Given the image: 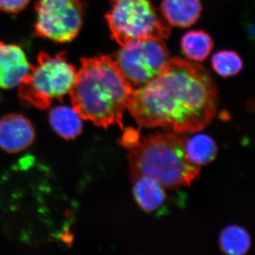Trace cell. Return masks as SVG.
Here are the masks:
<instances>
[{
  "mask_svg": "<svg viewBox=\"0 0 255 255\" xmlns=\"http://www.w3.org/2000/svg\"><path fill=\"white\" fill-rule=\"evenodd\" d=\"M187 135L182 132H157L145 137L128 155L130 177L153 179L164 189L190 185L199 177L201 167L189 159Z\"/></svg>",
  "mask_w": 255,
  "mask_h": 255,
  "instance_id": "obj_3",
  "label": "cell"
},
{
  "mask_svg": "<svg viewBox=\"0 0 255 255\" xmlns=\"http://www.w3.org/2000/svg\"><path fill=\"white\" fill-rule=\"evenodd\" d=\"M212 66L219 75L227 78L240 73L243 68V63L236 52L223 50L217 52L213 56Z\"/></svg>",
  "mask_w": 255,
  "mask_h": 255,
  "instance_id": "obj_16",
  "label": "cell"
},
{
  "mask_svg": "<svg viewBox=\"0 0 255 255\" xmlns=\"http://www.w3.org/2000/svg\"><path fill=\"white\" fill-rule=\"evenodd\" d=\"M186 151L189 159L196 165L201 167L212 162L218 153L214 140L205 134H197L187 137Z\"/></svg>",
  "mask_w": 255,
  "mask_h": 255,
  "instance_id": "obj_13",
  "label": "cell"
},
{
  "mask_svg": "<svg viewBox=\"0 0 255 255\" xmlns=\"http://www.w3.org/2000/svg\"><path fill=\"white\" fill-rule=\"evenodd\" d=\"M30 0H0V10L7 13H17L27 6Z\"/></svg>",
  "mask_w": 255,
  "mask_h": 255,
  "instance_id": "obj_17",
  "label": "cell"
},
{
  "mask_svg": "<svg viewBox=\"0 0 255 255\" xmlns=\"http://www.w3.org/2000/svg\"><path fill=\"white\" fill-rule=\"evenodd\" d=\"M31 68L19 46L0 42V88L9 90L19 86Z\"/></svg>",
  "mask_w": 255,
  "mask_h": 255,
  "instance_id": "obj_8",
  "label": "cell"
},
{
  "mask_svg": "<svg viewBox=\"0 0 255 255\" xmlns=\"http://www.w3.org/2000/svg\"><path fill=\"white\" fill-rule=\"evenodd\" d=\"M77 70L65 53L50 55L42 52L26 78L18 86V97L24 105L39 110L49 108L54 100H63L73 88Z\"/></svg>",
  "mask_w": 255,
  "mask_h": 255,
  "instance_id": "obj_4",
  "label": "cell"
},
{
  "mask_svg": "<svg viewBox=\"0 0 255 255\" xmlns=\"http://www.w3.org/2000/svg\"><path fill=\"white\" fill-rule=\"evenodd\" d=\"M111 4L107 22L112 38L121 46L169 36L172 26L150 0H112Z\"/></svg>",
  "mask_w": 255,
  "mask_h": 255,
  "instance_id": "obj_5",
  "label": "cell"
},
{
  "mask_svg": "<svg viewBox=\"0 0 255 255\" xmlns=\"http://www.w3.org/2000/svg\"><path fill=\"white\" fill-rule=\"evenodd\" d=\"M134 198L140 209L147 213L155 212L163 206L167 196L164 189L153 179L145 177L132 180Z\"/></svg>",
  "mask_w": 255,
  "mask_h": 255,
  "instance_id": "obj_11",
  "label": "cell"
},
{
  "mask_svg": "<svg viewBox=\"0 0 255 255\" xmlns=\"http://www.w3.org/2000/svg\"><path fill=\"white\" fill-rule=\"evenodd\" d=\"M219 245L221 251L228 255H246L251 246V238L244 228L231 226L221 233Z\"/></svg>",
  "mask_w": 255,
  "mask_h": 255,
  "instance_id": "obj_15",
  "label": "cell"
},
{
  "mask_svg": "<svg viewBox=\"0 0 255 255\" xmlns=\"http://www.w3.org/2000/svg\"><path fill=\"white\" fill-rule=\"evenodd\" d=\"M183 53L196 62L204 61L209 56L214 43L208 33L203 31H191L184 35L181 41Z\"/></svg>",
  "mask_w": 255,
  "mask_h": 255,
  "instance_id": "obj_14",
  "label": "cell"
},
{
  "mask_svg": "<svg viewBox=\"0 0 255 255\" xmlns=\"http://www.w3.org/2000/svg\"><path fill=\"white\" fill-rule=\"evenodd\" d=\"M134 88L108 55L84 58L69 95L72 105L82 119L98 127L122 126L124 111Z\"/></svg>",
  "mask_w": 255,
  "mask_h": 255,
  "instance_id": "obj_2",
  "label": "cell"
},
{
  "mask_svg": "<svg viewBox=\"0 0 255 255\" xmlns=\"http://www.w3.org/2000/svg\"><path fill=\"white\" fill-rule=\"evenodd\" d=\"M160 10L171 26L189 27L200 16L201 0H162Z\"/></svg>",
  "mask_w": 255,
  "mask_h": 255,
  "instance_id": "obj_10",
  "label": "cell"
},
{
  "mask_svg": "<svg viewBox=\"0 0 255 255\" xmlns=\"http://www.w3.org/2000/svg\"><path fill=\"white\" fill-rule=\"evenodd\" d=\"M218 107L212 77L199 64L169 59L153 80L134 90L127 108L142 127L194 132L211 123Z\"/></svg>",
  "mask_w": 255,
  "mask_h": 255,
  "instance_id": "obj_1",
  "label": "cell"
},
{
  "mask_svg": "<svg viewBox=\"0 0 255 255\" xmlns=\"http://www.w3.org/2000/svg\"><path fill=\"white\" fill-rule=\"evenodd\" d=\"M36 10V36L60 43L78 36L83 17L80 0H38Z\"/></svg>",
  "mask_w": 255,
  "mask_h": 255,
  "instance_id": "obj_7",
  "label": "cell"
},
{
  "mask_svg": "<svg viewBox=\"0 0 255 255\" xmlns=\"http://www.w3.org/2000/svg\"><path fill=\"white\" fill-rule=\"evenodd\" d=\"M51 127L58 135L70 140L82 132V118L73 108L58 106L51 110L49 115Z\"/></svg>",
  "mask_w": 255,
  "mask_h": 255,
  "instance_id": "obj_12",
  "label": "cell"
},
{
  "mask_svg": "<svg viewBox=\"0 0 255 255\" xmlns=\"http://www.w3.org/2000/svg\"><path fill=\"white\" fill-rule=\"evenodd\" d=\"M35 131L29 120L19 114H9L0 120V147L16 153L31 145Z\"/></svg>",
  "mask_w": 255,
  "mask_h": 255,
  "instance_id": "obj_9",
  "label": "cell"
},
{
  "mask_svg": "<svg viewBox=\"0 0 255 255\" xmlns=\"http://www.w3.org/2000/svg\"><path fill=\"white\" fill-rule=\"evenodd\" d=\"M169 51L163 40L147 39L122 46L116 62L133 88L153 80L169 61Z\"/></svg>",
  "mask_w": 255,
  "mask_h": 255,
  "instance_id": "obj_6",
  "label": "cell"
}]
</instances>
